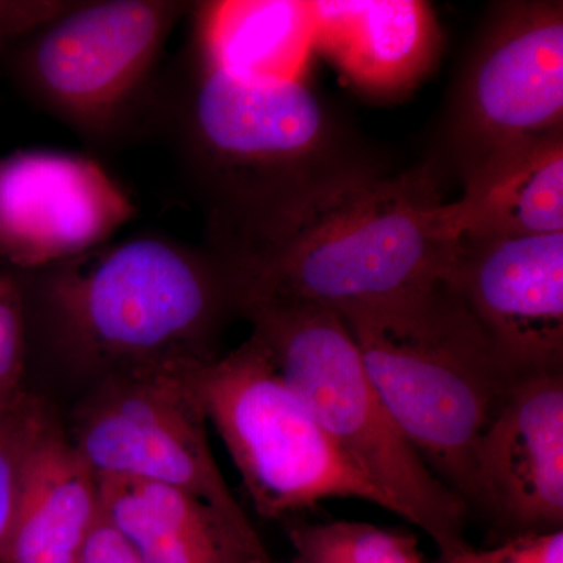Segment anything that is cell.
<instances>
[{
  "instance_id": "8992f818",
  "label": "cell",
  "mask_w": 563,
  "mask_h": 563,
  "mask_svg": "<svg viewBox=\"0 0 563 563\" xmlns=\"http://www.w3.org/2000/svg\"><path fill=\"white\" fill-rule=\"evenodd\" d=\"M185 373L262 517L279 520L333 498L395 514L344 461L254 336L224 357L190 363Z\"/></svg>"
},
{
  "instance_id": "cb8c5ba5",
  "label": "cell",
  "mask_w": 563,
  "mask_h": 563,
  "mask_svg": "<svg viewBox=\"0 0 563 563\" xmlns=\"http://www.w3.org/2000/svg\"><path fill=\"white\" fill-rule=\"evenodd\" d=\"M250 563H277L274 562L272 558L257 559V561H252Z\"/></svg>"
},
{
  "instance_id": "44dd1931",
  "label": "cell",
  "mask_w": 563,
  "mask_h": 563,
  "mask_svg": "<svg viewBox=\"0 0 563 563\" xmlns=\"http://www.w3.org/2000/svg\"><path fill=\"white\" fill-rule=\"evenodd\" d=\"M442 563H563V531L517 533L490 550H470Z\"/></svg>"
},
{
  "instance_id": "2e32d148",
  "label": "cell",
  "mask_w": 563,
  "mask_h": 563,
  "mask_svg": "<svg viewBox=\"0 0 563 563\" xmlns=\"http://www.w3.org/2000/svg\"><path fill=\"white\" fill-rule=\"evenodd\" d=\"M99 517L98 476L52 418L27 463L0 563H79Z\"/></svg>"
},
{
  "instance_id": "603a6c76",
  "label": "cell",
  "mask_w": 563,
  "mask_h": 563,
  "mask_svg": "<svg viewBox=\"0 0 563 563\" xmlns=\"http://www.w3.org/2000/svg\"><path fill=\"white\" fill-rule=\"evenodd\" d=\"M79 563H141L133 553L129 543L120 536V532L99 517L98 523L92 529L84 551H81Z\"/></svg>"
},
{
  "instance_id": "5bb4252c",
  "label": "cell",
  "mask_w": 563,
  "mask_h": 563,
  "mask_svg": "<svg viewBox=\"0 0 563 563\" xmlns=\"http://www.w3.org/2000/svg\"><path fill=\"white\" fill-rule=\"evenodd\" d=\"M103 518L141 563H250L269 558L257 532L239 528L172 485L98 476Z\"/></svg>"
},
{
  "instance_id": "7a4b0ae2",
  "label": "cell",
  "mask_w": 563,
  "mask_h": 563,
  "mask_svg": "<svg viewBox=\"0 0 563 563\" xmlns=\"http://www.w3.org/2000/svg\"><path fill=\"white\" fill-rule=\"evenodd\" d=\"M165 118L206 217L209 251L225 265L244 257L303 191L358 163L302 79L244 76L201 52Z\"/></svg>"
},
{
  "instance_id": "e0dca14e",
  "label": "cell",
  "mask_w": 563,
  "mask_h": 563,
  "mask_svg": "<svg viewBox=\"0 0 563 563\" xmlns=\"http://www.w3.org/2000/svg\"><path fill=\"white\" fill-rule=\"evenodd\" d=\"M312 47L310 2H218L203 9L199 52L232 73L301 79Z\"/></svg>"
},
{
  "instance_id": "4fadbf2b",
  "label": "cell",
  "mask_w": 563,
  "mask_h": 563,
  "mask_svg": "<svg viewBox=\"0 0 563 563\" xmlns=\"http://www.w3.org/2000/svg\"><path fill=\"white\" fill-rule=\"evenodd\" d=\"M310 10L314 47L368 98L407 95L439 60L442 31L428 2L317 0Z\"/></svg>"
},
{
  "instance_id": "ba28073f",
  "label": "cell",
  "mask_w": 563,
  "mask_h": 563,
  "mask_svg": "<svg viewBox=\"0 0 563 563\" xmlns=\"http://www.w3.org/2000/svg\"><path fill=\"white\" fill-rule=\"evenodd\" d=\"M187 365L102 377L81 404L70 443L96 476L172 485L255 531L211 453L209 422L188 383Z\"/></svg>"
},
{
  "instance_id": "7402d4cb",
  "label": "cell",
  "mask_w": 563,
  "mask_h": 563,
  "mask_svg": "<svg viewBox=\"0 0 563 563\" xmlns=\"http://www.w3.org/2000/svg\"><path fill=\"white\" fill-rule=\"evenodd\" d=\"M73 3L62 0L0 2V58L31 33L65 13Z\"/></svg>"
},
{
  "instance_id": "5b68a950",
  "label": "cell",
  "mask_w": 563,
  "mask_h": 563,
  "mask_svg": "<svg viewBox=\"0 0 563 563\" xmlns=\"http://www.w3.org/2000/svg\"><path fill=\"white\" fill-rule=\"evenodd\" d=\"M239 312L336 451L383 493L393 512L421 529L443 562L472 550L468 506L399 431L342 317L317 303L274 299L244 302Z\"/></svg>"
},
{
  "instance_id": "8fae6325",
  "label": "cell",
  "mask_w": 563,
  "mask_h": 563,
  "mask_svg": "<svg viewBox=\"0 0 563 563\" xmlns=\"http://www.w3.org/2000/svg\"><path fill=\"white\" fill-rule=\"evenodd\" d=\"M133 213L128 192L92 158L52 151L0 158V262L16 272L102 246Z\"/></svg>"
},
{
  "instance_id": "ac0fdd59",
  "label": "cell",
  "mask_w": 563,
  "mask_h": 563,
  "mask_svg": "<svg viewBox=\"0 0 563 563\" xmlns=\"http://www.w3.org/2000/svg\"><path fill=\"white\" fill-rule=\"evenodd\" d=\"M288 539L291 563H426L415 537L361 521L292 525Z\"/></svg>"
},
{
  "instance_id": "3957f363",
  "label": "cell",
  "mask_w": 563,
  "mask_h": 563,
  "mask_svg": "<svg viewBox=\"0 0 563 563\" xmlns=\"http://www.w3.org/2000/svg\"><path fill=\"white\" fill-rule=\"evenodd\" d=\"M18 274L52 350L101 379L210 361L236 310L231 273L217 255L162 236L106 243Z\"/></svg>"
},
{
  "instance_id": "9c48e42d",
  "label": "cell",
  "mask_w": 563,
  "mask_h": 563,
  "mask_svg": "<svg viewBox=\"0 0 563 563\" xmlns=\"http://www.w3.org/2000/svg\"><path fill=\"white\" fill-rule=\"evenodd\" d=\"M563 131L561 2H507L462 70L448 117L461 180L504 151Z\"/></svg>"
},
{
  "instance_id": "52a82bcc",
  "label": "cell",
  "mask_w": 563,
  "mask_h": 563,
  "mask_svg": "<svg viewBox=\"0 0 563 563\" xmlns=\"http://www.w3.org/2000/svg\"><path fill=\"white\" fill-rule=\"evenodd\" d=\"M185 11V3L165 0L74 2L2 60L11 80L41 109L102 139L117 132L140 101Z\"/></svg>"
},
{
  "instance_id": "d6986e66",
  "label": "cell",
  "mask_w": 563,
  "mask_h": 563,
  "mask_svg": "<svg viewBox=\"0 0 563 563\" xmlns=\"http://www.w3.org/2000/svg\"><path fill=\"white\" fill-rule=\"evenodd\" d=\"M51 420L43 401L29 393L0 410V553L13 526L27 463Z\"/></svg>"
},
{
  "instance_id": "30bf717a",
  "label": "cell",
  "mask_w": 563,
  "mask_h": 563,
  "mask_svg": "<svg viewBox=\"0 0 563 563\" xmlns=\"http://www.w3.org/2000/svg\"><path fill=\"white\" fill-rule=\"evenodd\" d=\"M444 282L510 376L562 369L563 233L457 239Z\"/></svg>"
},
{
  "instance_id": "6da1fadb",
  "label": "cell",
  "mask_w": 563,
  "mask_h": 563,
  "mask_svg": "<svg viewBox=\"0 0 563 563\" xmlns=\"http://www.w3.org/2000/svg\"><path fill=\"white\" fill-rule=\"evenodd\" d=\"M439 169L387 174L358 162L302 192L228 265L236 310L274 299L335 312L412 295L446 277L455 240Z\"/></svg>"
},
{
  "instance_id": "7c38bea8",
  "label": "cell",
  "mask_w": 563,
  "mask_h": 563,
  "mask_svg": "<svg viewBox=\"0 0 563 563\" xmlns=\"http://www.w3.org/2000/svg\"><path fill=\"white\" fill-rule=\"evenodd\" d=\"M473 504L515 536L563 525V374L515 377L474 454Z\"/></svg>"
},
{
  "instance_id": "277c9868",
  "label": "cell",
  "mask_w": 563,
  "mask_h": 563,
  "mask_svg": "<svg viewBox=\"0 0 563 563\" xmlns=\"http://www.w3.org/2000/svg\"><path fill=\"white\" fill-rule=\"evenodd\" d=\"M399 431L468 506L474 454L515 377L446 282L336 312Z\"/></svg>"
},
{
  "instance_id": "9a60e30c",
  "label": "cell",
  "mask_w": 563,
  "mask_h": 563,
  "mask_svg": "<svg viewBox=\"0 0 563 563\" xmlns=\"http://www.w3.org/2000/svg\"><path fill=\"white\" fill-rule=\"evenodd\" d=\"M462 187L443 207L454 240L563 233V131L501 152Z\"/></svg>"
},
{
  "instance_id": "ffe728a7",
  "label": "cell",
  "mask_w": 563,
  "mask_h": 563,
  "mask_svg": "<svg viewBox=\"0 0 563 563\" xmlns=\"http://www.w3.org/2000/svg\"><path fill=\"white\" fill-rule=\"evenodd\" d=\"M27 324L16 269L0 262V410L18 401L24 376Z\"/></svg>"
}]
</instances>
